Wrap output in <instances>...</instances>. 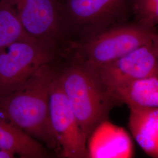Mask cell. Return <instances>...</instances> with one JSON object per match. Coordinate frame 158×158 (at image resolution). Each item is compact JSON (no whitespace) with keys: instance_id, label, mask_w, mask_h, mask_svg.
<instances>
[{"instance_id":"obj_13","label":"cell","mask_w":158,"mask_h":158,"mask_svg":"<svg viewBox=\"0 0 158 158\" xmlns=\"http://www.w3.org/2000/svg\"><path fill=\"white\" fill-rule=\"evenodd\" d=\"M36 39L24 29L16 13L0 0V49L18 40Z\"/></svg>"},{"instance_id":"obj_16","label":"cell","mask_w":158,"mask_h":158,"mask_svg":"<svg viewBox=\"0 0 158 158\" xmlns=\"http://www.w3.org/2000/svg\"><path fill=\"white\" fill-rule=\"evenodd\" d=\"M153 45L154 46V48L156 51L157 57L158 58V33L156 32V34H155L154 37L153 38L152 40Z\"/></svg>"},{"instance_id":"obj_6","label":"cell","mask_w":158,"mask_h":158,"mask_svg":"<svg viewBox=\"0 0 158 158\" xmlns=\"http://www.w3.org/2000/svg\"><path fill=\"white\" fill-rule=\"evenodd\" d=\"M109 93L137 79L158 76V58L152 42L118 59L97 68Z\"/></svg>"},{"instance_id":"obj_7","label":"cell","mask_w":158,"mask_h":158,"mask_svg":"<svg viewBox=\"0 0 158 158\" xmlns=\"http://www.w3.org/2000/svg\"><path fill=\"white\" fill-rule=\"evenodd\" d=\"M17 14L26 32L39 40L55 42L62 19L56 0H2Z\"/></svg>"},{"instance_id":"obj_11","label":"cell","mask_w":158,"mask_h":158,"mask_svg":"<svg viewBox=\"0 0 158 158\" xmlns=\"http://www.w3.org/2000/svg\"><path fill=\"white\" fill-rule=\"evenodd\" d=\"M114 101L127 104L130 108L158 107V76L132 81L111 93Z\"/></svg>"},{"instance_id":"obj_15","label":"cell","mask_w":158,"mask_h":158,"mask_svg":"<svg viewBox=\"0 0 158 158\" xmlns=\"http://www.w3.org/2000/svg\"><path fill=\"white\" fill-rule=\"evenodd\" d=\"M15 156L13 153L0 149V158H15Z\"/></svg>"},{"instance_id":"obj_1","label":"cell","mask_w":158,"mask_h":158,"mask_svg":"<svg viewBox=\"0 0 158 158\" xmlns=\"http://www.w3.org/2000/svg\"><path fill=\"white\" fill-rule=\"evenodd\" d=\"M57 75L47 64L16 90L0 95V118L53 148L58 143L51 124L49 96Z\"/></svg>"},{"instance_id":"obj_14","label":"cell","mask_w":158,"mask_h":158,"mask_svg":"<svg viewBox=\"0 0 158 158\" xmlns=\"http://www.w3.org/2000/svg\"><path fill=\"white\" fill-rule=\"evenodd\" d=\"M136 22L150 28L158 25V0H134Z\"/></svg>"},{"instance_id":"obj_2","label":"cell","mask_w":158,"mask_h":158,"mask_svg":"<svg viewBox=\"0 0 158 158\" xmlns=\"http://www.w3.org/2000/svg\"><path fill=\"white\" fill-rule=\"evenodd\" d=\"M58 77L88 140L96 128L107 121L115 102L102 83L97 68L80 59Z\"/></svg>"},{"instance_id":"obj_9","label":"cell","mask_w":158,"mask_h":158,"mask_svg":"<svg viewBox=\"0 0 158 158\" xmlns=\"http://www.w3.org/2000/svg\"><path fill=\"white\" fill-rule=\"evenodd\" d=\"M88 148L91 158H120L130 156L131 142L128 136L119 127L107 121L100 125L91 134Z\"/></svg>"},{"instance_id":"obj_3","label":"cell","mask_w":158,"mask_h":158,"mask_svg":"<svg viewBox=\"0 0 158 158\" xmlns=\"http://www.w3.org/2000/svg\"><path fill=\"white\" fill-rule=\"evenodd\" d=\"M156 32L138 22L111 25L91 34L80 46L79 59L98 68L152 42Z\"/></svg>"},{"instance_id":"obj_8","label":"cell","mask_w":158,"mask_h":158,"mask_svg":"<svg viewBox=\"0 0 158 158\" xmlns=\"http://www.w3.org/2000/svg\"><path fill=\"white\" fill-rule=\"evenodd\" d=\"M127 1L67 0L65 14L68 19L74 25L93 34L111 26L124 11Z\"/></svg>"},{"instance_id":"obj_5","label":"cell","mask_w":158,"mask_h":158,"mask_svg":"<svg viewBox=\"0 0 158 158\" xmlns=\"http://www.w3.org/2000/svg\"><path fill=\"white\" fill-rule=\"evenodd\" d=\"M51 124L64 157L90 158L85 138L59 81L53 80L49 96Z\"/></svg>"},{"instance_id":"obj_4","label":"cell","mask_w":158,"mask_h":158,"mask_svg":"<svg viewBox=\"0 0 158 158\" xmlns=\"http://www.w3.org/2000/svg\"><path fill=\"white\" fill-rule=\"evenodd\" d=\"M55 55V42L18 40L0 49V95L16 90Z\"/></svg>"},{"instance_id":"obj_12","label":"cell","mask_w":158,"mask_h":158,"mask_svg":"<svg viewBox=\"0 0 158 158\" xmlns=\"http://www.w3.org/2000/svg\"><path fill=\"white\" fill-rule=\"evenodd\" d=\"M0 149L21 158H46L44 146L15 125L0 118Z\"/></svg>"},{"instance_id":"obj_10","label":"cell","mask_w":158,"mask_h":158,"mask_svg":"<svg viewBox=\"0 0 158 158\" xmlns=\"http://www.w3.org/2000/svg\"><path fill=\"white\" fill-rule=\"evenodd\" d=\"M130 110L132 135L148 155L158 158V107Z\"/></svg>"}]
</instances>
